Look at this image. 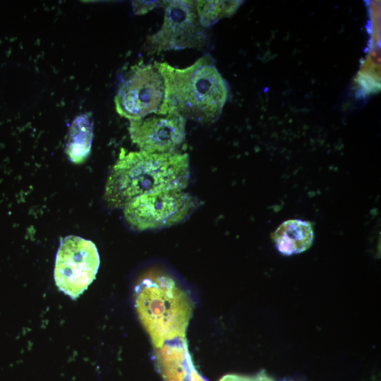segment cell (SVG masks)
<instances>
[{
    "label": "cell",
    "instance_id": "52a82bcc",
    "mask_svg": "<svg viewBox=\"0 0 381 381\" xmlns=\"http://www.w3.org/2000/svg\"><path fill=\"white\" fill-rule=\"evenodd\" d=\"M164 97L163 78L152 64L142 61L131 67L115 97L116 111L130 121L158 114Z\"/></svg>",
    "mask_w": 381,
    "mask_h": 381
},
{
    "label": "cell",
    "instance_id": "3957f363",
    "mask_svg": "<svg viewBox=\"0 0 381 381\" xmlns=\"http://www.w3.org/2000/svg\"><path fill=\"white\" fill-rule=\"evenodd\" d=\"M135 306L153 345L160 349L168 341L183 339L193 303L171 277L150 276L135 287Z\"/></svg>",
    "mask_w": 381,
    "mask_h": 381
},
{
    "label": "cell",
    "instance_id": "8fae6325",
    "mask_svg": "<svg viewBox=\"0 0 381 381\" xmlns=\"http://www.w3.org/2000/svg\"><path fill=\"white\" fill-rule=\"evenodd\" d=\"M238 2L235 1H197V12L201 25L207 28L220 18L229 16L238 6Z\"/></svg>",
    "mask_w": 381,
    "mask_h": 381
},
{
    "label": "cell",
    "instance_id": "6da1fadb",
    "mask_svg": "<svg viewBox=\"0 0 381 381\" xmlns=\"http://www.w3.org/2000/svg\"><path fill=\"white\" fill-rule=\"evenodd\" d=\"M164 84L157 115L176 114L201 123L214 122L228 97V87L209 55L185 68L155 62Z\"/></svg>",
    "mask_w": 381,
    "mask_h": 381
},
{
    "label": "cell",
    "instance_id": "30bf717a",
    "mask_svg": "<svg viewBox=\"0 0 381 381\" xmlns=\"http://www.w3.org/2000/svg\"><path fill=\"white\" fill-rule=\"evenodd\" d=\"M93 136V121L90 114L76 117L70 128L66 153L74 163H81L88 156Z\"/></svg>",
    "mask_w": 381,
    "mask_h": 381
},
{
    "label": "cell",
    "instance_id": "277c9868",
    "mask_svg": "<svg viewBox=\"0 0 381 381\" xmlns=\"http://www.w3.org/2000/svg\"><path fill=\"white\" fill-rule=\"evenodd\" d=\"M164 23L156 33L147 37L145 50L150 54L171 49H201L207 42L195 1H163Z\"/></svg>",
    "mask_w": 381,
    "mask_h": 381
},
{
    "label": "cell",
    "instance_id": "ba28073f",
    "mask_svg": "<svg viewBox=\"0 0 381 381\" xmlns=\"http://www.w3.org/2000/svg\"><path fill=\"white\" fill-rule=\"evenodd\" d=\"M129 133L133 143L140 150L175 152L186 138V119L170 114L130 121Z\"/></svg>",
    "mask_w": 381,
    "mask_h": 381
},
{
    "label": "cell",
    "instance_id": "8992f818",
    "mask_svg": "<svg viewBox=\"0 0 381 381\" xmlns=\"http://www.w3.org/2000/svg\"><path fill=\"white\" fill-rule=\"evenodd\" d=\"M196 207V200L182 190L142 195L124 207L128 222L139 231L170 226L183 221Z\"/></svg>",
    "mask_w": 381,
    "mask_h": 381
},
{
    "label": "cell",
    "instance_id": "5b68a950",
    "mask_svg": "<svg viewBox=\"0 0 381 381\" xmlns=\"http://www.w3.org/2000/svg\"><path fill=\"white\" fill-rule=\"evenodd\" d=\"M99 262L93 242L79 236H66L56 256L55 283L62 292L75 299L95 279Z\"/></svg>",
    "mask_w": 381,
    "mask_h": 381
},
{
    "label": "cell",
    "instance_id": "7a4b0ae2",
    "mask_svg": "<svg viewBox=\"0 0 381 381\" xmlns=\"http://www.w3.org/2000/svg\"><path fill=\"white\" fill-rule=\"evenodd\" d=\"M190 176L186 153H150L123 149L109 177L104 200L110 207H125L142 195L183 190Z\"/></svg>",
    "mask_w": 381,
    "mask_h": 381
},
{
    "label": "cell",
    "instance_id": "9c48e42d",
    "mask_svg": "<svg viewBox=\"0 0 381 381\" xmlns=\"http://www.w3.org/2000/svg\"><path fill=\"white\" fill-rule=\"evenodd\" d=\"M272 237L282 254L291 255L308 250L312 245L314 234L310 222L289 219L281 224Z\"/></svg>",
    "mask_w": 381,
    "mask_h": 381
},
{
    "label": "cell",
    "instance_id": "7c38bea8",
    "mask_svg": "<svg viewBox=\"0 0 381 381\" xmlns=\"http://www.w3.org/2000/svg\"><path fill=\"white\" fill-rule=\"evenodd\" d=\"M222 381H272V380L267 377L266 376H261V375H259L258 377L254 379L244 378V377H240L238 376L231 375V376L226 377Z\"/></svg>",
    "mask_w": 381,
    "mask_h": 381
}]
</instances>
